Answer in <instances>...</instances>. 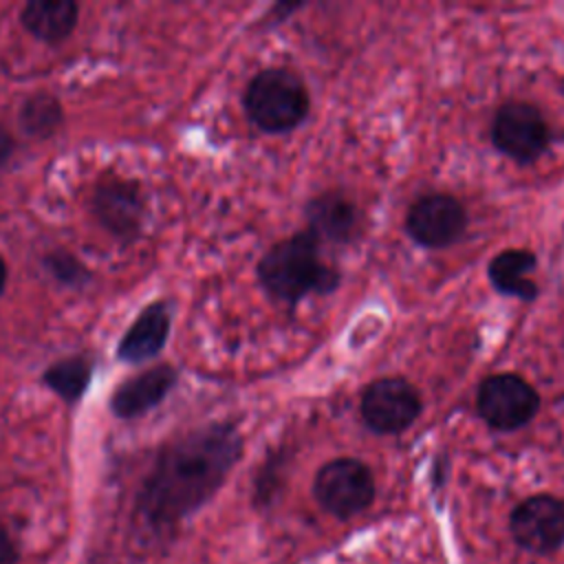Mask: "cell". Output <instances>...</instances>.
Instances as JSON below:
<instances>
[{
  "mask_svg": "<svg viewBox=\"0 0 564 564\" xmlns=\"http://www.w3.org/2000/svg\"><path fill=\"white\" fill-rule=\"evenodd\" d=\"M419 390L401 377H383L372 381L361 394V419L379 434H399L408 430L421 414Z\"/></svg>",
  "mask_w": 564,
  "mask_h": 564,
  "instance_id": "6",
  "label": "cell"
},
{
  "mask_svg": "<svg viewBox=\"0 0 564 564\" xmlns=\"http://www.w3.org/2000/svg\"><path fill=\"white\" fill-rule=\"evenodd\" d=\"M319 240L311 231L275 242L258 264L264 291L295 304L308 293H328L339 284V273L319 260Z\"/></svg>",
  "mask_w": 564,
  "mask_h": 564,
  "instance_id": "2",
  "label": "cell"
},
{
  "mask_svg": "<svg viewBox=\"0 0 564 564\" xmlns=\"http://www.w3.org/2000/svg\"><path fill=\"white\" fill-rule=\"evenodd\" d=\"M64 121L62 104L51 93H35L26 97L18 110V123L31 139L53 137Z\"/></svg>",
  "mask_w": 564,
  "mask_h": 564,
  "instance_id": "17",
  "label": "cell"
},
{
  "mask_svg": "<svg viewBox=\"0 0 564 564\" xmlns=\"http://www.w3.org/2000/svg\"><path fill=\"white\" fill-rule=\"evenodd\" d=\"M476 403L487 425L511 432L535 416L540 397L533 386L518 375H494L480 383Z\"/></svg>",
  "mask_w": 564,
  "mask_h": 564,
  "instance_id": "7",
  "label": "cell"
},
{
  "mask_svg": "<svg viewBox=\"0 0 564 564\" xmlns=\"http://www.w3.org/2000/svg\"><path fill=\"white\" fill-rule=\"evenodd\" d=\"M44 269L64 286L70 289H82L90 280V271L68 251L64 249H53L44 256Z\"/></svg>",
  "mask_w": 564,
  "mask_h": 564,
  "instance_id": "18",
  "label": "cell"
},
{
  "mask_svg": "<svg viewBox=\"0 0 564 564\" xmlns=\"http://www.w3.org/2000/svg\"><path fill=\"white\" fill-rule=\"evenodd\" d=\"M308 231L319 240L348 242L361 229V214L352 200L339 192H324L306 205Z\"/></svg>",
  "mask_w": 564,
  "mask_h": 564,
  "instance_id": "13",
  "label": "cell"
},
{
  "mask_svg": "<svg viewBox=\"0 0 564 564\" xmlns=\"http://www.w3.org/2000/svg\"><path fill=\"white\" fill-rule=\"evenodd\" d=\"M178 370L170 364H156L121 381L110 394V412L121 421H132L154 410L172 392Z\"/></svg>",
  "mask_w": 564,
  "mask_h": 564,
  "instance_id": "11",
  "label": "cell"
},
{
  "mask_svg": "<svg viewBox=\"0 0 564 564\" xmlns=\"http://www.w3.org/2000/svg\"><path fill=\"white\" fill-rule=\"evenodd\" d=\"M95 372V359L90 355H70L53 361L42 372V383L55 392L64 403L77 405L88 390Z\"/></svg>",
  "mask_w": 564,
  "mask_h": 564,
  "instance_id": "16",
  "label": "cell"
},
{
  "mask_svg": "<svg viewBox=\"0 0 564 564\" xmlns=\"http://www.w3.org/2000/svg\"><path fill=\"white\" fill-rule=\"evenodd\" d=\"M405 227L419 245L441 249L465 234L467 212L452 194H427L410 207Z\"/></svg>",
  "mask_w": 564,
  "mask_h": 564,
  "instance_id": "9",
  "label": "cell"
},
{
  "mask_svg": "<svg viewBox=\"0 0 564 564\" xmlns=\"http://www.w3.org/2000/svg\"><path fill=\"white\" fill-rule=\"evenodd\" d=\"M172 330V304L154 300L139 311L117 344V359L130 366L154 359L167 344Z\"/></svg>",
  "mask_w": 564,
  "mask_h": 564,
  "instance_id": "12",
  "label": "cell"
},
{
  "mask_svg": "<svg viewBox=\"0 0 564 564\" xmlns=\"http://www.w3.org/2000/svg\"><path fill=\"white\" fill-rule=\"evenodd\" d=\"M491 139L507 156L531 163L546 150L551 134L542 112L533 104L507 101L494 117Z\"/></svg>",
  "mask_w": 564,
  "mask_h": 564,
  "instance_id": "8",
  "label": "cell"
},
{
  "mask_svg": "<svg viewBox=\"0 0 564 564\" xmlns=\"http://www.w3.org/2000/svg\"><path fill=\"white\" fill-rule=\"evenodd\" d=\"M79 20V4L73 0H31L20 11L22 26L44 44H59L70 37Z\"/></svg>",
  "mask_w": 564,
  "mask_h": 564,
  "instance_id": "14",
  "label": "cell"
},
{
  "mask_svg": "<svg viewBox=\"0 0 564 564\" xmlns=\"http://www.w3.org/2000/svg\"><path fill=\"white\" fill-rule=\"evenodd\" d=\"M313 491L328 513L350 518L370 507L375 478L366 463L357 458H335L317 471Z\"/></svg>",
  "mask_w": 564,
  "mask_h": 564,
  "instance_id": "5",
  "label": "cell"
},
{
  "mask_svg": "<svg viewBox=\"0 0 564 564\" xmlns=\"http://www.w3.org/2000/svg\"><path fill=\"white\" fill-rule=\"evenodd\" d=\"M90 212L110 236L121 242H132L143 231L148 203L137 181L104 174L93 187Z\"/></svg>",
  "mask_w": 564,
  "mask_h": 564,
  "instance_id": "4",
  "label": "cell"
},
{
  "mask_svg": "<svg viewBox=\"0 0 564 564\" xmlns=\"http://www.w3.org/2000/svg\"><path fill=\"white\" fill-rule=\"evenodd\" d=\"M15 148H18L15 137L4 126H0V167H4L11 161Z\"/></svg>",
  "mask_w": 564,
  "mask_h": 564,
  "instance_id": "20",
  "label": "cell"
},
{
  "mask_svg": "<svg viewBox=\"0 0 564 564\" xmlns=\"http://www.w3.org/2000/svg\"><path fill=\"white\" fill-rule=\"evenodd\" d=\"M7 275H9V271H7V262H4V258L0 256V295H2L4 286H7Z\"/></svg>",
  "mask_w": 564,
  "mask_h": 564,
  "instance_id": "21",
  "label": "cell"
},
{
  "mask_svg": "<svg viewBox=\"0 0 564 564\" xmlns=\"http://www.w3.org/2000/svg\"><path fill=\"white\" fill-rule=\"evenodd\" d=\"M242 456L234 423H207L167 441L134 498V518L152 535H170L223 487Z\"/></svg>",
  "mask_w": 564,
  "mask_h": 564,
  "instance_id": "1",
  "label": "cell"
},
{
  "mask_svg": "<svg viewBox=\"0 0 564 564\" xmlns=\"http://www.w3.org/2000/svg\"><path fill=\"white\" fill-rule=\"evenodd\" d=\"M245 112L264 132H289L308 115L304 82L289 68L260 70L245 90Z\"/></svg>",
  "mask_w": 564,
  "mask_h": 564,
  "instance_id": "3",
  "label": "cell"
},
{
  "mask_svg": "<svg viewBox=\"0 0 564 564\" xmlns=\"http://www.w3.org/2000/svg\"><path fill=\"white\" fill-rule=\"evenodd\" d=\"M535 256L527 249H507L500 251L489 262V280L491 284L505 293L520 300H533L538 293L535 282L531 280V273L535 271Z\"/></svg>",
  "mask_w": 564,
  "mask_h": 564,
  "instance_id": "15",
  "label": "cell"
},
{
  "mask_svg": "<svg viewBox=\"0 0 564 564\" xmlns=\"http://www.w3.org/2000/svg\"><path fill=\"white\" fill-rule=\"evenodd\" d=\"M513 540L533 553H551L564 544V502L553 496H531L511 513Z\"/></svg>",
  "mask_w": 564,
  "mask_h": 564,
  "instance_id": "10",
  "label": "cell"
},
{
  "mask_svg": "<svg viewBox=\"0 0 564 564\" xmlns=\"http://www.w3.org/2000/svg\"><path fill=\"white\" fill-rule=\"evenodd\" d=\"M18 546L7 527L0 522V564H18Z\"/></svg>",
  "mask_w": 564,
  "mask_h": 564,
  "instance_id": "19",
  "label": "cell"
}]
</instances>
